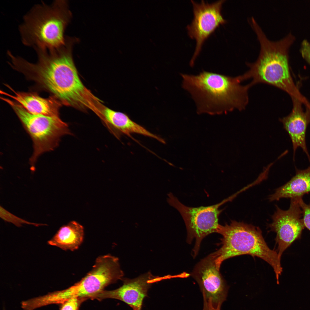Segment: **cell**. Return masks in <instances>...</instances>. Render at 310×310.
<instances>
[{
  "label": "cell",
  "instance_id": "6da1fadb",
  "mask_svg": "<svg viewBox=\"0 0 310 310\" xmlns=\"http://www.w3.org/2000/svg\"><path fill=\"white\" fill-rule=\"evenodd\" d=\"M72 44L67 41L57 49L39 52L37 62L29 67L28 77L62 104L92 109L97 98L79 77L72 57Z\"/></svg>",
  "mask_w": 310,
  "mask_h": 310
},
{
  "label": "cell",
  "instance_id": "7a4b0ae2",
  "mask_svg": "<svg viewBox=\"0 0 310 310\" xmlns=\"http://www.w3.org/2000/svg\"><path fill=\"white\" fill-rule=\"evenodd\" d=\"M182 87L191 95L198 113L211 114L245 109L250 84H241L239 76L232 77L203 71L196 75L181 74Z\"/></svg>",
  "mask_w": 310,
  "mask_h": 310
},
{
  "label": "cell",
  "instance_id": "3957f363",
  "mask_svg": "<svg viewBox=\"0 0 310 310\" xmlns=\"http://www.w3.org/2000/svg\"><path fill=\"white\" fill-rule=\"evenodd\" d=\"M250 25L257 36L260 50L257 60L253 63H247L249 69L240 75L242 82L252 79V86L258 83L269 84L288 93L305 105L309 103L300 93L292 80L290 72L288 51L294 38L289 34L276 41L268 39L255 21Z\"/></svg>",
  "mask_w": 310,
  "mask_h": 310
},
{
  "label": "cell",
  "instance_id": "277c9868",
  "mask_svg": "<svg viewBox=\"0 0 310 310\" xmlns=\"http://www.w3.org/2000/svg\"><path fill=\"white\" fill-rule=\"evenodd\" d=\"M71 17L66 1L35 5L24 15L19 26L22 42L26 46L48 50L63 45L65 30Z\"/></svg>",
  "mask_w": 310,
  "mask_h": 310
},
{
  "label": "cell",
  "instance_id": "5b68a950",
  "mask_svg": "<svg viewBox=\"0 0 310 310\" xmlns=\"http://www.w3.org/2000/svg\"><path fill=\"white\" fill-rule=\"evenodd\" d=\"M217 233L222 235V245L211 253L217 267L223 261L238 255H249L264 260L272 268L277 283L282 271L281 258L277 252L267 244L260 228L251 224L232 220L229 224H219Z\"/></svg>",
  "mask_w": 310,
  "mask_h": 310
},
{
  "label": "cell",
  "instance_id": "8992f818",
  "mask_svg": "<svg viewBox=\"0 0 310 310\" xmlns=\"http://www.w3.org/2000/svg\"><path fill=\"white\" fill-rule=\"evenodd\" d=\"M1 99L12 108L32 141L34 151L30 159L32 169L41 154L55 149L62 137L72 135L68 124L59 116L32 114L14 100L4 97Z\"/></svg>",
  "mask_w": 310,
  "mask_h": 310
},
{
  "label": "cell",
  "instance_id": "52a82bcc",
  "mask_svg": "<svg viewBox=\"0 0 310 310\" xmlns=\"http://www.w3.org/2000/svg\"><path fill=\"white\" fill-rule=\"evenodd\" d=\"M118 259L111 255L99 256L92 270L80 281L59 293L63 303L73 298L87 299L123 278Z\"/></svg>",
  "mask_w": 310,
  "mask_h": 310
},
{
  "label": "cell",
  "instance_id": "ba28073f",
  "mask_svg": "<svg viewBox=\"0 0 310 310\" xmlns=\"http://www.w3.org/2000/svg\"><path fill=\"white\" fill-rule=\"evenodd\" d=\"M168 196V202L178 211L185 222L187 231V242L190 243L195 239L193 250V257H195L203 239L209 234L217 233L219 225L218 217L222 210L219 208L232 200L234 196L232 195L214 205L195 208L185 205L171 193Z\"/></svg>",
  "mask_w": 310,
  "mask_h": 310
},
{
  "label": "cell",
  "instance_id": "9c48e42d",
  "mask_svg": "<svg viewBox=\"0 0 310 310\" xmlns=\"http://www.w3.org/2000/svg\"><path fill=\"white\" fill-rule=\"evenodd\" d=\"M193 7V18L187 28L189 36L195 39L196 44L193 55L190 62L191 67L194 65L202 45L208 37L220 25L226 21L222 16L221 10L224 0L209 3L202 0L200 3L191 1Z\"/></svg>",
  "mask_w": 310,
  "mask_h": 310
},
{
  "label": "cell",
  "instance_id": "30bf717a",
  "mask_svg": "<svg viewBox=\"0 0 310 310\" xmlns=\"http://www.w3.org/2000/svg\"><path fill=\"white\" fill-rule=\"evenodd\" d=\"M299 198L291 199L290 206L287 210H282L276 206V210L272 216V222L269 224L271 230L276 233L277 252L280 258L284 251L300 238L305 227Z\"/></svg>",
  "mask_w": 310,
  "mask_h": 310
},
{
  "label": "cell",
  "instance_id": "8fae6325",
  "mask_svg": "<svg viewBox=\"0 0 310 310\" xmlns=\"http://www.w3.org/2000/svg\"><path fill=\"white\" fill-rule=\"evenodd\" d=\"M165 276H154L150 272L132 279L123 278V285L113 290H103L92 296L91 299L101 300L105 299L120 300L127 304L133 310H141L143 301L147 296L152 284L166 279Z\"/></svg>",
  "mask_w": 310,
  "mask_h": 310
},
{
  "label": "cell",
  "instance_id": "7c38bea8",
  "mask_svg": "<svg viewBox=\"0 0 310 310\" xmlns=\"http://www.w3.org/2000/svg\"><path fill=\"white\" fill-rule=\"evenodd\" d=\"M191 276L197 281L203 295L215 306L222 305L226 299L227 286L211 254L196 265Z\"/></svg>",
  "mask_w": 310,
  "mask_h": 310
},
{
  "label": "cell",
  "instance_id": "4fadbf2b",
  "mask_svg": "<svg viewBox=\"0 0 310 310\" xmlns=\"http://www.w3.org/2000/svg\"><path fill=\"white\" fill-rule=\"evenodd\" d=\"M292 98L293 102L292 112L280 120L291 139L293 150V158L297 149L300 147L306 153L310 161V156L306 143V132L308 125L310 124V110L307 108L306 111L304 112L302 106V103L296 98Z\"/></svg>",
  "mask_w": 310,
  "mask_h": 310
},
{
  "label": "cell",
  "instance_id": "5bb4252c",
  "mask_svg": "<svg viewBox=\"0 0 310 310\" xmlns=\"http://www.w3.org/2000/svg\"><path fill=\"white\" fill-rule=\"evenodd\" d=\"M98 116L103 121L105 127L117 138L121 134L131 136L137 133L152 137L163 144L164 140L133 121L126 114L105 107L100 110Z\"/></svg>",
  "mask_w": 310,
  "mask_h": 310
},
{
  "label": "cell",
  "instance_id": "9a60e30c",
  "mask_svg": "<svg viewBox=\"0 0 310 310\" xmlns=\"http://www.w3.org/2000/svg\"><path fill=\"white\" fill-rule=\"evenodd\" d=\"M6 86L13 92L14 95L1 90V93L13 99L29 112L48 116H59L62 103L55 97L51 96L44 98L34 92H16L9 86Z\"/></svg>",
  "mask_w": 310,
  "mask_h": 310
},
{
  "label": "cell",
  "instance_id": "2e32d148",
  "mask_svg": "<svg viewBox=\"0 0 310 310\" xmlns=\"http://www.w3.org/2000/svg\"><path fill=\"white\" fill-rule=\"evenodd\" d=\"M310 192V166L303 170L297 169L295 175L284 185L276 189L270 195V201L279 200L282 198L303 197Z\"/></svg>",
  "mask_w": 310,
  "mask_h": 310
},
{
  "label": "cell",
  "instance_id": "e0dca14e",
  "mask_svg": "<svg viewBox=\"0 0 310 310\" xmlns=\"http://www.w3.org/2000/svg\"><path fill=\"white\" fill-rule=\"evenodd\" d=\"M84 236L83 227L77 222L72 221L61 227L48 243L64 250L74 251L80 246Z\"/></svg>",
  "mask_w": 310,
  "mask_h": 310
},
{
  "label": "cell",
  "instance_id": "ac0fdd59",
  "mask_svg": "<svg viewBox=\"0 0 310 310\" xmlns=\"http://www.w3.org/2000/svg\"><path fill=\"white\" fill-rule=\"evenodd\" d=\"M1 217L4 221L11 222L18 227H20L22 224H26L36 226L44 225V224L31 223L17 217L6 210L0 206Z\"/></svg>",
  "mask_w": 310,
  "mask_h": 310
},
{
  "label": "cell",
  "instance_id": "d6986e66",
  "mask_svg": "<svg viewBox=\"0 0 310 310\" xmlns=\"http://www.w3.org/2000/svg\"><path fill=\"white\" fill-rule=\"evenodd\" d=\"M86 300L84 298H71L61 304L60 310H78L81 304Z\"/></svg>",
  "mask_w": 310,
  "mask_h": 310
},
{
  "label": "cell",
  "instance_id": "ffe728a7",
  "mask_svg": "<svg viewBox=\"0 0 310 310\" xmlns=\"http://www.w3.org/2000/svg\"><path fill=\"white\" fill-rule=\"evenodd\" d=\"M299 202L303 211V219L305 227L310 231V204L305 203L302 197H300Z\"/></svg>",
  "mask_w": 310,
  "mask_h": 310
},
{
  "label": "cell",
  "instance_id": "44dd1931",
  "mask_svg": "<svg viewBox=\"0 0 310 310\" xmlns=\"http://www.w3.org/2000/svg\"><path fill=\"white\" fill-rule=\"evenodd\" d=\"M301 51L303 57L310 64V43L306 40H303L301 45Z\"/></svg>",
  "mask_w": 310,
  "mask_h": 310
}]
</instances>
